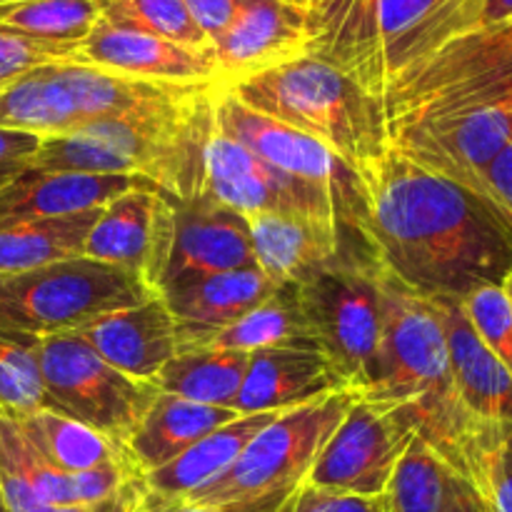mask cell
<instances>
[{
  "label": "cell",
  "instance_id": "f1b7e54d",
  "mask_svg": "<svg viewBox=\"0 0 512 512\" xmlns=\"http://www.w3.org/2000/svg\"><path fill=\"white\" fill-rule=\"evenodd\" d=\"M8 418L18 425L40 460L60 473H83L105 463H133L128 450L120 448L118 443L53 410L38 408Z\"/></svg>",
  "mask_w": 512,
  "mask_h": 512
},
{
  "label": "cell",
  "instance_id": "8d00e7d4",
  "mask_svg": "<svg viewBox=\"0 0 512 512\" xmlns=\"http://www.w3.org/2000/svg\"><path fill=\"white\" fill-rule=\"evenodd\" d=\"M468 483L488 512H512V425L493 430L475 450Z\"/></svg>",
  "mask_w": 512,
  "mask_h": 512
},
{
  "label": "cell",
  "instance_id": "603a6c76",
  "mask_svg": "<svg viewBox=\"0 0 512 512\" xmlns=\"http://www.w3.org/2000/svg\"><path fill=\"white\" fill-rule=\"evenodd\" d=\"M58 75L73 98L80 125L90 120H128L183 105L218 83L143 80L80 63H58Z\"/></svg>",
  "mask_w": 512,
  "mask_h": 512
},
{
  "label": "cell",
  "instance_id": "d6a6232c",
  "mask_svg": "<svg viewBox=\"0 0 512 512\" xmlns=\"http://www.w3.org/2000/svg\"><path fill=\"white\" fill-rule=\"evenodd\" d=\"M208 348L243 350V353L268 348H318L300 305V285H278L263 303L255 305L238 323L213 338Z\"/></svg>",
  "mask_w": 512,
  "mask_h": 512
},
{
  "label": "cell",
  "instance_id": "d590c367",
  "mask_svg": "<svg viewBox=\"0 0 512 512\" xmlns=\"http://www.w3.org/2000/svg\"><path fill=\"white\" fill-rule=\"evenodd\" d=\"M40 340L0 328V410L8 415L43 408Z\"/></svg>",
  "mask_w": 512,
  "mask_h": 512
},
{
  "label": "cell",
  "instance_id": "7dc6e473",
  "mask_svg": "<svg viewBox=\"0 0 512 512\" xmlns=\"http://www.w3.org/2000/svg\"><path fill=\"white\" fill-rule=\"evenodd\" d=\"M450 512H488V508H485V503L480 500V495L475 493L473 485H465L463 490H460L458 500H455V505L450 508Z\"/></svg>",
  "mask_w": 512,
  "mask_h": 512
},
{
  "label": "cell",
  "instance_id": "f5cc1de1",
  "mask_svg": "<svg viewBox=\"0 0 512 512\" xmlns=\"http://www.w3.org/2000/svg\"><path fill=\"white\" fill-rule=\"evenodd\" d=\"M305 3H308V0H305Z\"/></svg>",
  "mask_w": 512,
  "mask_h": 512
},
{
  "label": "cell",
  "instance_id": "8fae6325",
  "mask_svg": "<svg viewBox=\"0 0 512 512\" xmlns=\"http://www.w3.org/2000/svg\"><path fill=\"white\" fill-rule=\"evenodd\" d=\"M215 125H218V133L228 135L230 140L248 148L273 168L333 193L348 233L368 250V243H365L368 190L363 180L333 150L310 135L243 105L233 93L225 90V85L220 88L218 103H215Z\"/></svg>",
  "mask_w": 512,
  "mask_h": 512
},
{
  "label": "cell",
  "instance_id": "4fadbf2b",
  "mask_svg": "<svg viewBox=\"0 0 512 512\" xmlns=\"http://www.w3.org/2000/svg\"><path fill=\"white\" fill-rule=\"evenodd\" d=\"M415 433L413 418L403 408L355 398L315 458L305 483L335 493L380 498Z\"/></svg>",
  "mask_w": 512,
  "mask_h": 512
},
{
  "label": "cell",
  "instance_id": "f6af8a7d",
  "mask_svg": "<svg viewBox=\"0 0 512 512\" xmlns=\"http://www.w3.org/2000/svg\"><path fill=\"white\" fill-rule=\"evenodd\" d=\"M40 143H43L40 135L0 128V165L30 163L40 150Z\"/></svg>",
  "mask_w": 512,
  "mask_h": 512
},
{
  "label": "cell",
  "instance_id": "ee69618b",
  "mask_svg": "<svg viewBox=\"0 0 512 512\" xmlns=\"http://www.w3.org/2000/svg\"><path fill=\"white\" fill-rule=\"evenodd\" d=\"M145 498V480L143 475L133 478L125 483L118 493L110 498L98 500V503H85V505H63V508H50L48 512H138Z\"/></svg>",
  "mask_w": 512,
  "mask_h": 512
},
{
  "label": "cell",
  "instance_id": "f35d334b",
  "mask_svg": "<svg viewBox=\"0 0 512 512\" xmlns=\"http://www.w3.org/2000/svg\"><path fill=\"white\" fill-rule=\"evenodd\" d=\"M73 55V45L43 43V40L0 28V83H8L40 65L70 63Z\"/></svg>",
  "mask_w": 512,
  "mask_h": 512
},
{
  "label": "cell",
  "instance_id": "4dcf8cb0",
  "mask_svg": "<svg viewBox=\"0 0 512 512\" xmlns=\"http://www.w3.org/2000/svg\"><path fill=\"white\" fill-rule=\"evenodd\" d=\"M248 363L250 353H243V350H180L163 365L153 383L158 393L213 405V408L235 410Z\"/></svg>",
  "mask_w": 512,
  "mask_h": 512
},
{
  "label": "cell",
  "instance_id": "b9f144b4",
  "mask_svg": "<svg viewBox=\"0 0 512 512\" xmlns=\"http://www.w3.org/2000/svg\"><path fill=\"white\" fill-rule=\"evenodd\" d=\"M293 490H280V493L260 495V498L238 500V503H220V505H203V503H188V500H163L155 498L145 488L143 505L138 512H280Z\"/></svg>",
  "mask_w": 512,
  "mask_h": 512
},
{
  "label": "cell",
  "instance_id": "83f0119b",
  "mask_svg": "<svg viewBox=\"0 0 512 512\" xmlns=\"http://www.w3.org/2000/svg\"><path fill=\"white\" fill-rule=\"evenodd\" d=\"M98 213L100 210H88L65 218L0 220V278L80 258Z\"/></svg>",
  "mask_w": 512,
  "mask_h": 512
},
{
  "label": "cell",
  "instance_id": "7a4b0ae2",
  "mask_svg": "<svg viewBox=\"0 0 512 512\" xmlns=\"http://www.w3.org/2000/svg\"><path fill=\"white\" fill-rule=\"evenodd\" d=\"M383 333L368 390L358 398L403 408L415 430L465 480L480 440L495 428L475 423L455 395L443 323L435 303L380 268Z\"/></svg>",
  "mask_w": 512,
  "mask_h": 512
},
{
  "label": "cell",
  "instance_id": "2e32d148",
  "mask_svg": "<svg viewBox=\"0 0 512 512\" xmlns=\"http://www.w3.org/2000/svg\"><path fill=\"white\" fill-rule=\"evenodd\" d=\"M308 55L305 0H245L233 23L210 43L223 85Z\"/></svg>",
  "mask_w": 512,
  "mask_h": 512
},
{
  "label": "cell",
  "instance_id": "e575fe53",
  "mask_svg": "<svg viewBox=\"0 0 512 512\" xmlns=\"http://www.w3.org/2000/svg\"><path fill=\"white\" fill-rule=\"evenodd\" d=\"M100 18L115 28L140 30L170 43L208 53L210 43L190 18L183 0H93Z\"/></svg>",
  "mask_w": 512,
  "mask_h": 512
},
{
  "label": "cell",
  "instance_id": "bcb514c9",
  "mask_svg": "<svg viewBox=\"0 0 512 512\" xmlns=\"http://www.w3.org/2000/svg\"><path fill=\"white\" fill-rule=\"evenodd\" d=\"M508 18H512V0H483L480 28H490V25H498Z\"/></svg>",
  "mask_w": 512,
  "mask_h": 512
},
{
  "label": "cell",
  "instance_id": "4316f807",
  "mask_svg": "<svg viewBox=\"0 0 512 512\" xmlns=\"http://www.w3.org/2000/svg\"><path fill=\"white\" fill-rule=\"evenodd\" d=\"M235 418H238L235 410L213 408V405L158 393L145 418L140 420L135 435L130 438L128 453L135 468L148 475Z\"/></svg>",
  "mask_w": 512,
  "mask_h": 512
},
{
  "label": "cell",
  "instance_id": "30bf717a",
  "mask_svg": "<svg viewBox=\"0 0 512 512\" xmlns=\"http://www.w3.org/2000/svg\"><path fill=\"white\" fill-rule=\"evenodd\" d=\"M358 393L328 395L323 400L285 410L280 418L265 425L240 453V458L213 483L190 493L188 503L220 505L260 495L295 490L305 483L323 445L345 418Z\"/></svg>",
  "mask_w": 512,
  "mask_h": 512
},
{
  "label": "cell",
  "instance_id": "5bb4252c",
  "mask_svg": "<svg viewBox=\"0 0 512 512\" xmlns=\"http://www.w3.org/2000/svg\"><path fill=\"white\" fill-rule=\"evenodd\" d=\"M390 145L473 193L483 170L512 143V98L485 108L435 118H410L390 125Z\"/></svg>",
  "mask_w": 512,
  "mask_h": 512
},
{
  "label": "cell",
  "instance_id": "52a82bcc",
  "mask_svg": "<svg viewBox=\"0 0 512 512\" xmlns=\"http://www.w3.org/2000/svg\"><path fill=\"white\" fill-rule=\"evenodd\" d=\"M512 98V18L450 40L383 93L390 125L410 118L465 113Z\"/></svg>",
  "mask_w": 512,
  "mask_h": 512
},
{
  "label": "cell",
  "instance_id": "f907efd6",
  "mask_svg": "<svg viewBox=\"0 0 512 512\" xmlns=\"http://www.w3.org/2000/svg\"><path fill=\"white\" fill-rule=\"evenodd\" d=\"M18 3H25V0H0V8H5V5H18Z\"/></svg>",
  "mask_w": 512,
  "mask_h": 512
},
{
  "label": "cell",
  "instance_id": "7bdbcfd3",
  "mask_svg": "<svg viewBox=\"0 0 512 512\" xmlns=\"http://www.w3.org/2000/svg\"><path fill=\"white\" fill-rule=\"evenodd\" d=\"M183 3L200 33L208 38V43H213L233 23L245 0H183Z\"/></svg>",
  "mask_w": 512,
  "mask_h": 512
},
{
  "label": "cell",
  "instance_id": "ba28073f",
  "mask_svg": "<svg viewBox=\"0 0 512 512\" xmlns=\"http://www.w3.org/2000/svg\"><path fill=\"white\" fill-rule=\"evenodd\" d=\"M300 305L320 353L355 393L373 380L383 333V280L370 255L345 253L300 283Z\"/></svg>",
  "mask_w": 512,
  "mask_h": 512
},
{
  "label": "cell",
  "instance_id": "816d5d0a",
  "mask_svg": "<svg viewBox=\"0 0 512 512\" xmlns=\"http://www.w3.org/2000/svg\"><path fill=\"white\" fill-rule=\"evenodd\" d=\"M0 512H8V508H5V500H3V493H0Z\"/></svg>",
  "mask_w": 512,
  "mask_h": 512
},
{
  "label": "cell",
  "instance_id": "74e56055",
  "mask_svg": "<svg viewBox=\"0 0 512 512\" xmlns=\"http://www.w3.org/2000/svg\"><path fill=\"white\" fill-rule=\"evenodd\" d=\"M478 338L512 373V303L503 285H483L460 300Z\"/></svg>",
  "mask_w": 512,
  "mask_h": 512
},
{
  "label": "cell",
  "instance_id": "7402d4cb",
  "mask_svg": "<svg viewBox=\"0 0 512 512\" xmlns=\"http://www.w3.org/2000/svg\"><path fill=\"white\" fill-rule=\"evenodd\" d=\"M75 335L115 370L148 383L180 350L178 323L160 295L135 308L103 315Z\"/></svg>",
  "mask_w": 512,
  "mask_h": 512
},
{
  "label": "cell",
  "instance_id": "8992f818",
  "mask_svg": "<svg viewBox=\"0 0 512 512\" xmlns=\"http://www.w3.org/2000/svg\"><path fill=\"white\" fill-rule=\"evenodd\" d=\"M155 295L138 275L80 255L0 278V328L33 338L78 333Z\"/></svg>",
  "mask_w": 512,
  "mask_h": 512
},
{
  "label": "cell",
  "instance_id": "9a60e30c",
  "mask_svg": "<svg viewBox=\"0 0 512 512\" xmlns=\"http://www.w3.org/2000/svg\"><path fill=\"white\" fill-rule=\"evenodd\" d=\"M178 203L155 185L125 190L103 205L85 240V258L138 275L155 293L168 270Z\"/></svg>",
  "mask_w": 512,
  "mask_h": 512
},
{
  "label": "cell",
  "instance_id": "cb8c5ba5",
  "mask_svg": "<svg viewBox=\"0 0 512 512\" xmlns=\"http://www.w3.org/2000/svg\"><path fill=\"white\" fill-rule=\"evenodd\" d=\"M153 185L133 175H90L25 168L0 188V220L65 218L100 210L125 190Z\"/></svg>",
  "mask_w": 512,
  "mask_h": 512
},
{
  "label": "cell",
  "instance_id": "7c38bea8",
  "mask_svg": "<svg viewBox=\"0 0 512 512\" xmlns=\"http://www.w3.org/2000/svg\"><path fill=\"white\" fill-rule=\"evenodd\" d=\"M205 193L243 215H280L313 223L368 253L345 228L338 200L320 185L273 168L228 135L215 133L205 155ZM370 255V253H368ZM373 258V255H370Z\"/></svg>",
  "mask_w": 512,
  "mask_h": 512
},
{
  "label": "cell",
  "instance_id": "e0dca14e",
  "mask_svg": "<svg viewBox=\"0 0 512 512\" xmlns=\"http://www.w3.org/2000/svg\"><path fill=\"white\" fill-rule=\"evenodd\" d=\"M243 268H258L248 215L208 193L178 203L173 253L160 290Z\"/></svg>",
  "mask_w": 512,
  "mask_h": 512
},
{
  "label": "cell",
  "instance_id": "5b68a950",
  "mask_svg": "<svg viewBox=\"0 0 512 512\" xmlns=\"http://www.w3.org/2000/svg\"><path fill=\"white\" fill-rule=\"evenodd\" d=\"M248 108L290 125L333 150L365 183L378 173L390 148L383 103L348 73L315 55L225 85Z\"/></svg>",
  "mask_w": 512,
  "mask_h": 512
},
{
  "label": "cell",
  "instance_id": "c3c4849f",
  "mask_svg": "<svg viewBox=\"0 0 512 512\" xmlns=\"http://www.w3.org/2000/svg\"><path fill=\"white\" fill-rule=\"evenodd\" d=\"M30 163H13V165H0V188H3L5 183H10V180L15 178L18 173H23L25 168H28Z\"/></svg>",
  "mask_w": 512,
  "mask_h": 512
},
{
  "label": "cell",
  "instance_id": "9c48e42d",
  "mask_svg": "<svg viewBox=\"0 0 512 512\" xmlns=\"http://www.w3.org/2000/svg\"><path fill=\"white\" fill-rule=\"evenodd\" d=\"M40 370L45 410L75 420L125 450L158 398L155 383L115 370L75 333L40 340Z\"/></svg>",
  "mask_w": 512,
  "mask_h": 512
},
{
  "label": "cell",
  "instance_id": "484cf974",
  "mask_svg": "<svg viewBox=\"0 0 512 512\" xmlns=\"http://www.w3.org/2000/svg\"><path fill=\"white\" fill-rule=\"evenodd\" d=\"M283 413L285 410L238 415L235 420L220 425L213 433L200 438L193 448H188L183 455L170 460L168 465L143 475L145 488H148L150 495L163 500L188 498L190 493L220 478L240 458V453L248 448L250 440Z\"/></svg>",
  "mask_w": 512,
  "mask_h": 512
},
{
  "label": "cell",
  "instance_id": "1f68e13d",
  "mask_svg": "<svg viewBox=\"0 0 512 512\" xmlns=\"http://www.w3.org/2000/svg\"><path fill=\"white\" fill-rule=\"evenodd\" d=\"M465 485L468 480L415 433L380 498L385 512H450Z\"/></svg>",
  "mask_w": 512,
  "mask_h": 512
},
{
  "label": "cell",
  "instance_id": "44dd1931",
  "mask_svg": "<svg viewBox=\"0 0 512 512\" xmlns=\"http://www.w3.org/2000/svg\"><path fill=\"white\" fill-rule=\"evenodd\" d=\"M275 288L278 285L270 283L260 268H243L170 285L158 295L178 323V348L195 350L208 348L213 338L263 303Z\"/></svg>",
  "mask_w": 512,
  "mask_h": 512
},
{
  "label": "cell",
  "instance_id": "60d3db41",
  "mask_svg": "<svg viewBox=\"0 0 512 512\" xmlns=\"http://www.w3.org/2000/svg\"><path fill=\"white\" fill-rule=\"evenodd\" d=\"M473 193L512 230V143L483 170Z\"/></svg>",
  "mask_w": 512,
  "mask_h": 512
},
{
  "label": "cell",
  "instance_id": "681fc988",
  "mask_svg": "<svg viewBox=\"0 0 512 512\" xmlns=\"http://www.w3.org/2000/svg\"><path fill=\"white\" fill-rule=\"evenodd\" d=\"M503 290H505V295H508L510 303H512V270H510L508 275H505V280H503Z\"/></svg>",
  "mask_w": 512,
  "mask_h": 512
},
{
  "label": "cell",
  "instance_id": "836d02e7",
  "mask_svg": "<svg viewBox=\"0 0 512 512\" xmlns=\"http://www.w3.org/2000/svg\"><path fill=\"white\" fill-rule=\"evenodd\" d=\"M98 20L93 0H25L0 8V28L73 48L88 38Z\"/></svg>",
  "mask_w": 512,
  "mask_h": 512
},
{
  "label": "cell",
  "instance_id": "ffe728a7",
  "mask_svg": "<svg viewBox=\"0 0 512 512\" xmlns=\"http://www.w3.org/2000/svg\"><path fill=\"white\" fill-rule=\"evenodd\" d=\"M353 390L318 348H268L250 353L235 413H278Z\"/></svg>",
  "mask_w": 512,
  "mask_h": 512
},
{
  "label": "cell",
  "instance_id": "277c9868",
  "mask_svg": "<svg viewBox=\"0 0 512 512\" xmlns=\"http://www.w3.org/2000/svg\"><path fill=\"white\" fill-rule=\"evenodd\" d=\"M483 0H308V55L383 103L403 70L480 28Z\"/></svg>",
  "mask_w": 512,
  "mask_h": 512
},
{
  "label": "cell",
  "instance_id": "3957f363",
  "mask_svg": "<svg viewBox=\"0 0 512 512\" xmlns=\"http://www.w3.org/2000/svg\"><path fill=\"white\" fill-rule=\"evenodd\" d=\"M223 83L163 113L128 120H90L70 133L43 138L30 168L90 175H133L175 203L205 193V155Z\"/></svg>",
  "mask_w": 512,
  "mask_h": 512
},
{
  "label": "cell",
  "instance_id": "6da1fadb",
  "mask_svg": "<svg viewBox=\"0 0 512 512\" xmlns=\"http://www.w3.org/2000/svg\"><path fill=\"white\" fill-rule=\"evenodd\" d=\"M365 243L378 268L425 298L463 300L503 285L512 270L508 225L478 195L393 145L368 185Z\"/></svg>",
  "mask_w": 512,
  "mask_h": 512
},
{
  "label": "cell",
  "instance_id": "d6986e66",
  "mask_svg": "<svg viewBox=\"0 0 512 512\" xmlns=\"http://www.w3.org/2000/svg\"><path fill=\"white\" fill-rule=\"evenodd\" d=\"M440 313L455 395L465 413L483 428L512 425V373L478 338L460 300L430 298Z\"/></svg>",
  "mask_w": 512,
  "mask_h": 512
},
{
  "label": "cell",
  "instance_id": "f546056e",
  "mask_svg": "<svg viewBox=\"0 0 512 512\" xmlns=\"http://www.w3.org/2000/svg\"><path fill=\"white\" fill-rule=\"evenodd\" d=\"M78 125V110L60 80L58 63L40 65L0 83V128L53 138Z\"/></svg>",
  "mask_w": 512,
  "mask_h": 512
},
{
  "label": "cell",
  "instance_id": "d4e9b609",
  "mask_svg": "<svg viewBox=\"0 0 512 512\" xmlns=\"http://www.w3.org/2000/svg\"><path fill=\"white\" fill-rule=\"evenodd\" d=\"M255 265L275 285L305 283L345 253H363L313 223L280 215H248ZM368 255V253H365Z\"/></svg>",
  "mask_w": 512,
  "mask_h": 512
},
{
  "label": "cell",
  "instance_id": "ab89813d",
  "mask_svg": "<svg viewBox=\"0 0 512 512\" xmlns=\"http://www.w3.org/2000/svg\"><path fill=\"white\" fill-rule=\"evenodd\" d=\"M280 512H385L383 498H363V495L335 493V490L315 488L300 483Z\"/></svg>",
  "mask_w": 512,
  "mask_h": 512
},
{
  "label": "cell",
  "instance_id": "ac0fdd59",
  "mask_svg": "<svg viewBox=\"0 0 512 512\" xmlns=\"http://www.w3.org/2000/svg\"><path fill=\"white\" fill-rule=\"evenodd\" d=\"M70 63L113 70L143 80L165 83H220L210 50H193L140 30L115 28L103 18L75 48Z\"/></svg>",
  "mask_w": 512,
  "mask_h": 512
}]
</instances>
